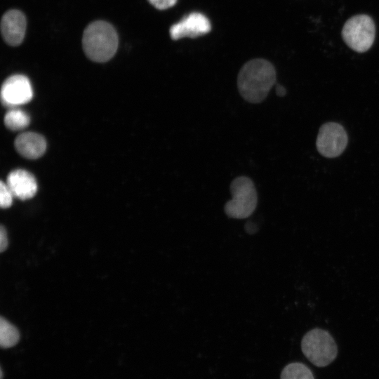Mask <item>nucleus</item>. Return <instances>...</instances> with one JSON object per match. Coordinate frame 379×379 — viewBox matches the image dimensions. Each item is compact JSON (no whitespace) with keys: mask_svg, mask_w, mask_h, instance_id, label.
Returning a JSON list of instances; mask_svg holds the SVG:
<instances>
[{"mask_svg":"<svg viewBox=\"0 0 379 379\" xmlns=\"http://www.w3.org/2000/svg\"><path fill=\"white\" fill-rule=\"evenodd\" d=\"M276 82L274 65L262 58L246 62L237 77V87L241 96L248 102L258 104L267 96Z\"/></svg>","mask_w":379,"mask_h":379,"instance_id":"1","label":"nucleus"},{"mask_svg":"<svg viewBox=\"0 0 379 379\" xmlns=\"http://www.w3.org/2000/svg\"><path fill=\"white\" fill-rule=\"evenodd\" d=\"M118 43L116 30L105 21L93 22L84 32V51L95 62H102L111 59L117 50Z\"/></svg>","mask_w":379,"mask_h":379,"instance_id":"2","label":"nucleus"},{"mask_svg":"<svg viewBox=\"0 0 379 379\" xmlns=\"http://www.w3.org/2000/svg\"><path fill=\"white\" fill-rule=\"evenodd\" d=\"M232 199L227 201L224 211L231 218L244 219L255 211L258 194L253 180L246 176H239L230 184Z\"/></svg>","mask_w":379,"mask_h":379,"instance_id":"3","label":"nucleus"},{"mask_svg":"<svg viewBox=\"0 0 379 379\" xmlns=\"http://www.w3.org/2000/svg\"><path fill=\"white\" fill-rule=\"evenodd\" d=\"M301 349L307 359L319 367L328 366L338 353L333 337L328 331L320 328H314L303 336Z\"/></svg>","mask_w":379,"mask_h":379,"instance_id":"4","label":"nucleus"},{"mask_svg":"<svg viewBox=\"0 0 379 379\" xmlns=\"http://www.w3.org/2000/svg\"><path fill=\"white\" fill-rule=\"evenodd\" d=\"M375 36V26L371 17L359 14L348 19L342 29L345 43L353 51L364 53L371 48Z\"/></svg>","mask_w":379,"mask_h":379,"instance_id":"5","label":"nucleus"},{"mask_svg":"<svg viewBox=\"0 0 379 379\" xmlns=\"http://www.w3.org/2000/svg\"><path fill=\"white\" fill-rule=\"evenodd\" d=\"M347 143V133L340 124L327 122L319 128L316 147L323 157L335 158L340 156L345 151Z\"/></svg>","mask_w":379,"mask_h":379,"instance_id":"6","label":"nucleus"},{"mask_svg":"<svg viewBox=\"0 0 379 379\" xmlns=\"http://www.w3.org/2000/svg\"><path fill=\"white\" fill-rule=\"evenodd\" d=\"M33 96L31 83L22 74L11 76L3 83L1 97L4 105L15 107L29 102Z\"/></svg>","mask_w":379,"mask_h":379,"instance_id":"7","label":"nucleus"},{"mask_svg":"<svg viewBox=\"0 0 379 379\" xmlns=\"http://www.w3.org/2000/svg\"><path fill=\"white\" fill-rule=\"evenodd\" d=\"M211 29L210 21L204 14L193 12L173 25L169 32L171 39L177 40L182 37H197L208 33Z\"/></svg>","mask_w":379,"mask_h":379,"instance_id":"8","label":"nucleus"},{"mask_svg":"<svg viewBox=\"0 0 379 379\" xmlns=\"http://www.w3.org/2000/svg\"><path fill=\"white\" fill-rule=\"evenodd\" d=\"M26 18L18 10H11L4 13L1 21V31L4 41L11 46L20 45L25 37Z\"/></svg>","mask_w":379,"mask_h":379,"instance_id":"9","label":"nucleus"},{"mask_svg":"<svg viewBox=\"0 0 379 379\" xmlns=\"http://www.w3.org/2000/svg\"><path fill=\"white\" fill-rule=\"evenodd\" d=\"M6 184L14 197L21 200L33 197L37 191L35 178L32 173L23 169L11 171L7 177Z\"/></svg>","mask_w":379,"mask_h":379,"instance_id":"10","label":"nucleus"},{"mask_svg":"<svg viewBox=\"0 0 379 379\" xmlns=\"http://www.w3.org/2000/svg\"><path fill=\"white\" fill-rule=\"evenodd\" d=\"M15 147L21 156L34 159L44 154L46 142L44 138L40 134L26 132L15 138Z\"/></svg>","mask_w":379,"mask_h":379,"instance_id":"11","label":"nucleus"},{"mask_svg":"<svg viewBox=\"0 0 379 379\" xmlns=\"http://www.w3.org/2000/svg\"><path fill=\"white\" fill-rule=\"evenodd\" d=\"M30 121L29 115L20 109L12 107L4 117L6 126L12 131L26 128Z\"/></svg>","mask_w":379,"mask_h":379,"instance_id":"12","label":"nucleus"},{"mask_svg":"<svg viewBox=\"0 0 379 379\" xmlns=\"http://www.w3.org/2000/svg\"><path fill=\"white\" fill-rule=\"evenodd\" d=\"M18 329L6 319H0V344L4 348L14 346L19 340Z\"/></svg>","mask_w":379,"mask_h":379,"instance_id":"13","label":"nucleus"},{"mask_svg":"<svg viewBox=\"0 0 379 379\" xmlns=\"http://www.w3.org/2000/svg\"><path fill=\"white\" fill-rule=\"evenodd\" d=\"M280 379H314L310 369L302 363L286 365L281 371Z\"/></svg>","mask_w":379,"mask_h":379,"instance_id":"14","label":"nucleus"},{"mask_svg":"<svg viewBox=\"0 0 379 379\" xmlns=\"http://www.w3.org/2000/svg\"><path fill=\"white\" fill-rule=\"evenodd\" d=\"M14 196L7 184L2 181L0 184V205L3 208H8L11 206Z\"/></svg>","mask_w":379,"mask_h":379,"instance_id":"15","label":"nucleus"},{"mask_svg":"<svg viewBox=\"0 0 379 379\" xmlns=\"http://www.w3.org/2000/svg\"><path fill=\"white\" fill-rule=\"evenodd\" d=\"M178 0H148V1L159 10H165L173 6Z\"/></svg>","mask_w":379,"mask_h":379,"instance_id":"16","label":"nucleus"},{"mask_svg":"<svg viewBox=\"0 0 379 379\" xmlns=\"http://www.w3.org/2000/svg\"><path fill=\"white\" fill-rule=\"evenodd\" d=\"M8 246V237L6 229L4 226L0 227V251H4Z\"/></svg>","mask_w":379,"mask_h":379,"instance_id":"17","label":"nucleus"},{"mask_svg":"<svg viewBox=\"0 0 379 379\" xmlns=\"http://www.w3.org/2000/svg\"><path fill=\"white\" fill-rule=\"evenodd\" d=\"M276 93L279 97H284L286 94V90L283 86L277 84L276 86Z\"/></svg>","mask_w":379,"mask_h":379,"instance_id":"18","label":"nucleus"}]
</instances>
